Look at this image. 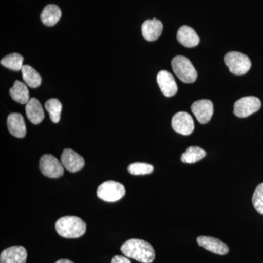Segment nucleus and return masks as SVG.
<instances>
[{"label": "nucleus", "mask_w": 263, "mask_h": 263, "mask_svg": "<svg viewBox=\"0 0 263 263\" xmlns=\"http://www.w3.org/2000/svg\"><path fill=\"white\" fill-rule=\"evenodd\" d=\"M123 254L128 258L142 263H152L155 259V251L149 243L144 240L132 238L121 247Z\"/></svg>", "instance_id": "f257e3e1"}, {"label": "nucleus", "mask_w": 263, "mask_h": 263, "mask_svg": "<svg viewBox=\"0 0 263 263\" xmlns=\"http://www.w3.org/2000/svg\"><path fill=\"white\" fill-rule=\"evenodd\" d=\"M55 228L57 233L65 238H80L86 231V224L81 218L66 216L57 221Z\"/></svg>", "instance_id": "f03ea898"}, {"label": "nucleus", "mask_w": 263, "mask_h": 263, "mask_svg": "<svg viewBox=\"0 0 263 263\" xmlns=\"http://www.w3.org/2000/svg\"><path fill=\"white\" fill-rule=\"evenodd\" d=\"M173 70L176 76L186 84H192L196 81L197 71L188 58L183 56H176L171 62Z\"/></svg>", "instance_id": "7ed1b4c3"}, {"label": "nucleus", "mask_w": 263, "mask_h": 263, "mask_svg": "<svg viewBox=\"0 0 263 263\" xmlns=\"http://www.w3.org/2000/svg\"><path fill=\"white\" fill-rule=\"evenodd\" d=\"M224 62L230 72L235 76H243L250 70L252 62L247 55L238 51L228 52Z\"/></svg>", "instance_id": "20e7f679"}, {"label": "nucleus", "mask_w": 263, "mask_h": 263, "mask_svg": "<svg viewBox=\"0 0 263 263\" xmlns=\"http://www.w3.org/2000/svg\"><path fill=\"white\" fill-rule=\"evenodd\" d=\"M124 185L117 181H108L99 186L97 195L103 201L114 202L121 200L125 195Z\"/></svg>", "instance_id": "39448f33"}, {"label": "nucleus", "mask_w": 263, "mask_h": 263, "mask_svg": "<svg viewBox=\"0 0 263 263\" xmlns=\"http://www.w3.org/2000/svg\"><path fill=\"white\" fill-rule=\"evenodd\" d=\"M261 108V101L256 97H245L237 100L233 106V114L239 118L248 117Z\"/></svg>", "instance_id": "423d86ee"}, {"label": "nucleus", "mask_w": 263, "mask_h": 263, "mask_svg": "<svg viewBox=\"0 0 263 263\" xmlns=\"http://www.w3.org/2000/svg\"><path fill=\"white\" fill-rule=\"evenodd\" d=\"M40 170L45 176L51 179L62 177L65 171L63 164L51 155H44L40 160Z\"/></svg>", "instance_id": "0eeeda50"}, {"label": "nucleus", "mask_w": 263, "mask_h": 263, "mask_svg": "<svg viewBox=\"0 0 263 263\" xmlns=\"http://www.w3.org/2000/svg\"><path fill=\"white\" fill-rule=\"evenodd\" d=\"M173 129L183 136H189L193 133L195 124L191 116L186 112L181 111L175 114L171 122Z\"/></svg>", "instance_id": "6e6552de"}, {"label": "nucleus", "mask_w": 263, "mask_h": 263, "mask_svg": "<svg viewBox=\"0 0 263 263\" xmlns=\"http://www.w3.org/2000/svg\"><path fill=\"white\" fill-rule=\"evenodd\" d=\"M191 110L197 120L202 124H207L214 114V105L209 100H200L192 105Z\"/></svg>", "instance_id": "1a4fd4ad"}, {"label": "nucleus", "mask_w": 263, "mask_h": 263, "mask_svg": "<svg viewBox=\"0 0 263 263\" xmlns=\"http://www.w3.org/2000/svg\"><path fill=\"white\" fill-rule=\"evenodd\" d=\"M61 162L64 167L71 173L81 171L85 165L84 159L75 151L65 148L61 155Z\"/></svg>", "instance_id": "9d476101"}, {"label": "nucleus", "mask_w": 263, "mask_h": 263, "mask_svg": "<svg viewBox=\"0 0 263 263\" xmlns=\"http://www.w3.org/2000/svg\"><path fill=\"white\" fill-rule=\"evenodd\" d=\"M27 258V249L22 246H13L3 250L0 263H26Z\"/></svg>", "instance_id": "9b49d317"}, {"label": "nucleus", "mask_w": 263, "mask_h": 263, "mask_svg": "<svg viewBox=\"0 0 263 263\" xmlns=\"http://www.w3.org/2000/svg\"><path fill=\"white\" fill-rule=\"evenodd\" d=\"M157 84L162 94L167 98L174 96L177 93L178 86L174 76L167 70H161L157 74Z\"/></svg>", "instance_id": "f8f14e48"}, {"label": "nucleus", "mask_w": 263, "mask_h": 263, "mask_svg": "<svg viewBox=\"0 0 263 263\" xmlns=\"http://www.w3.org/2000/svg\"><path fill=\"white\" fill-rule=\"evenodd\" d=\"M197 242L200 247H203L212 253L224 255L229 252V247L218 238L210 236L197 237Z\"/></svg>", "instance_id": "ddd939ff"}, {"label": "nucleus", "mask_w": 263, "mask_h": 263, "mask_svg": "<svg viewBox=\"0 0 263 263\" xmlns=\"http://www.w3.org/2000/svg\"><path fill=\"white\" fill-rule=\"evenodd\" d=\"M8 130L12 136L18 138H23L27 134V127L22 114H10L7 120Z\"/></svg>", "instance_id": "4468645a"}, {"label": "nucleus", "mask_w": 263, "mask_h": 263, "mask_svg": "<svg viewBox=\"0 0 263 263\" xmlns=\"http://www.w3.org/2000/svg\"><path fill=\"white\" fill-rule=\"evenodd\" d=\"M163 25L158 19L146 20L142 24L141 32L143 37L148 41H157L162 34Z\"/></svg>", "instance_id": "2eb2a0df"}, {"label": "nucleus", "mask_w": 263, "mask_h": 263, "mask_svg": "<svg viewBox=\"0 0 263 263\" xmlns=\"http://www.w3.org/2000/svg\"><path fill=\"white\" fill-rule=\"evenodd\" d=\"M26 114L29 121L34 124H39L45 118L44 110L39 100L31 98L26 104Z\"/></svg>", "instance_id": "dca6fc26"}, {"label": "nucleus", "mask_w": 263, "mask_h": 263, "mask_svg": "<svg viewBox=\"0 0 263 263\" xmlns=\"http://www.w3.org/2000/svg\"><path fill=\"white\" fill-rule=\"evenodd\" d=\"M177 40L179 43L186 48H193L200 43V38L196 32L188 26L180 27L177 32Z\"/></svg>", "instance_id": "f3484780"}, {"label": "nucleus", "mask_w": 263, "mask_h": 263, "mask_svg": "<svg viewBox=\"0 0 263 263\" xmlns=\"http://www.w3.org/2000/svg\"><path fill=\"white\" fill-rule=\"evenodd\" d=\"M61 17V10L56 5H48L41 14V19L43 24L48 27H52L58 23Z\"/></svg>", "instance_id": "a211bd4d"}, {"label": "nucleus", "mask_w": 263, "mask_h": 263, "mask_svg": "<svg viewBox=\"0 0 263 263\" xmlns=\"http://www.w3.org/2000/svg\"><path fill=\"white\" fill-rule=\"evenodd\" d=\"M10 95L13 100L21 104H27L30 100L27 84L22 81H15L10 89Z\"/></svg>", "instance_id": "6ab92c4d"}, {"label": "nucleus", "mask_w": 263, "mask_h": 263, "mask_svg": "<svg viewBox=\"0 0 263 263\" xmlns=\"http://www.w3.org/2000/svg\"><path fill=\"white\" fill-rule=\"evenodd\" d=\"M24 83L31 88H37L42 83V78L37 71L29 65H24L22 69Z\"/></svg>", "instance_id": "aec40b11"}, {"label": "nucleus", "mask_w": 263, "mask_h": 263, "mask_svg": "<svg viewBox=\"0 0 263 263\" xmlns=\"http://www.w3.org/2000/svg\"><path fill=\"white\" fill-rule=\"evenodd\" d=\"M206 152L198 146H190L181 157L183 163L193 164L202 160L206 156Z\"/></svg>", "instance_id": "412c9836"}, {"label": "nucleus", "mask_w": 263, "mask_h": 263, "mask_svg": "<svg viewBox=\"0 0 263 263\" xmlns=\"http://www.w3.org/2000/svg\"><path fill=\"white\" fill-rule=\"evenodd\" d=\"M45 108L48 112L50 119L53 123H58L61 118L62 105L61 102L56 98H52L46 101L45 104Z\"/></svg>", "instance_id": "4be33fe9"}, {"label": "nucleus", "mask_w": 263, "mask_h": 263, "mask_svg": "<svg viewBox=\"0 0 263 263\" xmlns=\"http://www.w3.org/2000/svg\"><path fill=\"white\" fill-rule=\"evenodd\" d=\"M24 58L19 53H10L1 60V65L14 71L22 70L23 67Z\"/></svg>", "instance_id": "5701e85b"}, {"label": "nucleus", "mask_w": 263, "mask_h": 263, "mask_svg": "<svg viewBox=\"0 0 263 263\" xmlns=\"http://www.w3.org/2000/svg\"><path fill=\"white\" fill-rule=\"evenodd\" d=\"M127 170L129 174L134 175V176H140V175L152 174L154 171V167L150 164L135 162V163L129 164Z\"/></svg>", "instance_id": "b1692460"}, {"label": "nucleus", "mask_w": 263, "mask_h": 263, "mask_svg": "<svg viewBox=\"0 0 263 263\" xmlns=\"http://www.w3.org/2000/svg\"><path fill=\"white\" fill-rule=\"evenodd\" d=\"M252 204L256 211L263 215V183L259 184L254 190Z\"/></svg>", "instance_id": "393cba45"}, {"label": "nucleus", "mask_w": 263, "mask_h": 263, "mask_svg": "<svg viewBox=\"0 0 263 263\" xmlns=\"http://www.w3.org/2000/svg\"><path fill=\"white\" fill-rule=\"evenodd\" d=\"M111 263H131V261L127 257L116 255L112 259Z\"/></svg>", "instance_id": "a878e982"}, {"label": "nucleus", "mask_w": 263, "mask_h": 263, "mask_svg": "<svg viewBox=\"0 0 263 263\" xmlns=\"http://www.w3.org/2000/svg\"><path fill=\"white\" fill-rule=\"evenodd\" d=\"M55 263H74L72 262V261L70 260V259H61L60 260L57 261Z\"/></svg>", "instance_id": "bb28decb"}]
</instances>
